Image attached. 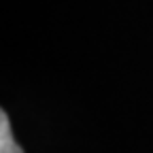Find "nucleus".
<instances>
[{
  "instance_id": "obj_1",
  "label": "nucleus",
  "mask_w": 153,
  "mask_h": 153,
  "mask_svg": "<svg viewBox=\"0 0 153 153\" xmlns=\"http://www.w3.org/2000/svg\"><path fill=\"white\" fill-rule=\"evenodd\" d=\"M0 153H24V149L13 140L11 121L4 111L0 113Z\"/></svg>"
}]
</instances>
